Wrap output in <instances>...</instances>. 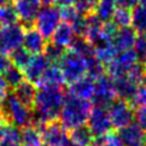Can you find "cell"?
Listing matches in <instances>:
<instances>
[{
	"instance_id": "30bf717a",
	"label": "cell",
	"mask_w": 146,
	"mask_h": 146,
	"mask_svg": "<svg viewBox=\"0 0 146 146\" xmlns=\"http://www.w3.org/2000/svg\"><path fill=\"white\" fill-rule=\"evenodd\" d=\"M117 98L118 97H117V93H116V90H115L113 81L111 77L105 74L100 77H98L96 80L94 93H93V97H92L93 103L97 106L108 108Z\"/></svg>"
},
{
	"instance_id": "e0dca14e",
	"label": "cell",
	"mask_w": 146,
	"mask_h": 146,
	"mask_svg": "<svg viewBox=\"0 0 146 146\" xmlns=\"http://www.w3.org/2000/svg\"><path fill=\"white\" fill-rule=\"evenodd\" d=\"M23 47L27 50L30 54H42L46 47H47V42H46L45 36L39 33L35 28L29 27L27 28L24 33L23 39Z\"/></svg>"
},
{
	"instance_id": "7c38bea8",
	"label": "cell",
	"mask_w": 146,
	"mask_h": 146,
	"mask_svg": "<svg viewBox=\"0 0 146 146\" xmlns=\"http://www.w3.org/2000/svg\"><path fill=\"white\" fill-rule=\"evenodd\" d=\"M41 6V0H13V7L17 12L18 19L28 28L35 22Z\"/></svg>"
},
{
	"instance_id": "d6a6232c",
	"label": "cell",
	"mask_w": 146,
	"mask_h": 146,
	"mask_svg": "<svg viewBox=\"0 0 146 146\" xmlns=\"http://www.w3.org/2000/svg\"><path fill=\"white\" fill-rule=\"evenodd\" d=\"M134 50L137 51L140 58H146V32L139 33L137 36V41L134 45Z\"/></svg>"
},
{
	"instance_id": "ab89813d",
	"label": "cell",
	"mask_w": 146,
	"mask_h": 146,
	"mask_svg": "<svg viewBox=\"0 0 146 146\" xmlns=\"http://www.w3.org/2000/svg\"><path fill=\"white\" fill-rule=\"evenodd\" d=\"M11 0H0V6H3V5H6V4H10Z\"/></svg>"
},
{
	"instance_id": "484cf974",
	"label": "cell",
	"mask_w": 146,
	"mask_h": 146,
	"mask_svg": "<svg viewBox=\"0 0 146 146\" xmlns=\"http://www.w3.org/2000/svg\"><path fill=\"white\" fill-rule=\"evenodd\" d=\"M112 23L117 28H126L132 25V11L130 9L124 7H116L115 12L112 15Z\"/></svg>"
},
{
	"instance_id": "ee69618b",
	"label": "cell",
	"mask_w": 146,
	"mask_h": 146,
	"mask_svg": "<svg viewBox=\"0 0 146 146\" xmlns=\"http://www.w3.org/2000/svg\"><path fill=\"white\" fill-rule=\"evenodd\" d=\"M145 146H146V145H145Z\"/></svg>"
},
{
	"instance_id": "7a4b0ae2",
	"label": "cell",
	"mask_w": 146,
	"mask_h": 146,
	"mask_svg": "<svg viewBox=\"0 0 146 146\" xmlns=\"http://www.w3.org/2000/svg\"><path fill=\"white\" fill-rule=\"evenodd\" d=\"M92 103L87 99L75 96H66L60 111V122L66 129H76L87 124L88 117L92 111Z\"/></svg>"
},
{
	"instance_id": "4dcf8cb0",
	"label": "cell",
	"mask_w": 146,
	"mask_h": 146,
	"mask_svg": "<svg viewBox=\"0 0 146 146\" xmlns=\"http://www.w3.org/2000/svg\"><path fill=\"white\" fill-rule=\"evenodd\" d=\"M97 4H98V0H76L75 7L77 9L79 12L87 16V15L94 13Z\"/></svg>"
},
{
	"instance_id": "f1b7e54d",
	"label": "cell",
	"mask_w": 146,
	"mask_h": 146,
	"mask_svg": "<svg viewBox=\"0 0 146 146\" xmlns=\"http://www.w3.org/2000/svg\"><path fill=\"white\" fill-rule=\"evenodd\" d=\"M3 76H4L5 81L7 82L9 87L12 88V90H15V88H16L19 83H22L25 79L23 71L21 69H18L17 66H15V65H12L11 68H10Z\"/></svg>"
},
{
	"instance_id": "9a60e30c",
	"label": "cell",
	"mask_w": 146,
	"mask_h": 146,
	"mask_svg": "<svg viewBox=\"0 0 146 146\" xmlns=\"http://www.w3.org/2000/svg\"><path fill=\"white\" fill-rule=\"evenodd\" d=\"M77 38V34L75 32V29L72 28V25L66 23V22H62L58 28L54 30V33L51 36V44H53L58 47L68 50L70 48L74 41Z\"/></svg>"
},
{
	"instance_id": "3957f363",
	"label": "cell",
	"mask_w": 146,
	"mask_h": 146,
	"mask_svg": "<svg viewBox=\"0 0 146 146\" xmlns=\"http://www.w3.org/2000/svg\"><path fill=\"white\" fill-rule=\"evenodd\" d=\"M1 111L6 122L17 128H27L34 124L33 106L22 102L15 93L6 97L1 105Z\"/></svg>"
},
{
	"instance_id": "ffe728a7",
	"label": "cell",
	"mask_w": 146,
	"mask_h": 146,
	"mask_svg": "<svg viewBox=\"0 0 146 146\" xmlns=\"http://www.w3.org/2000/svg\"><path fill=\"white\" fill-rule=\"evenodd\" d=\"M0 146H23L19 128L12 124H5L0 134Z\"/></svg>"
},
{
	"instance_id": "4316f807",
	"label": "cell",
	"mask_w": 146,
	"mask_h": 146,
	"mask_svg": "<svg viewBox=\"0 0 146 146\" xmlns=\"http://www.w3.org/2000/svg\"><path fill=\"white\" fill-rule=\"evenodd\" d=\"M18 23V16L13 5L6 4L0 6V27H6Z\"/></svg>"
},
{
	"instance_id": "d6986e66",
	"label": "cell",
	"mask_w": 146,
	"mask_h": 146,
	"mask_svg": "<svg viewBox=\"0 0 146 146\" xmlns=\"http://www.w3.org/2000/svg\"><path fill=\"white\" fill-rule=\"evenodd\" d=\"M94 87H96V80L92 79L91 76L86 75L81 77L80 80L70 83L69 91L71 96L90 100L93 97V93H94Z\"/></svg>"
},
{
	"instance_id": "5b68a950",
	"label": "cell",
	"mask_w": 146,
	"mask_h": 146,
	"mask_svg": "<svg viewBox=\"0 0 146 146\" xmlns=\"http://www.w3.org/2000/svg\"><path fill=\"white\" fill-rule=\"evenodd\" d=\"M140 63V57L138 56L135 50H127L117 52L115 57L110 60L105 69L109 72V76L111 79H116V77L123 76L128 74V72L137 66Z\"/></svg>"
},
{
	"instance_id": "74e56055",
	"label": "cell",
	"mask_w": 146,
	"mask_h": 146,
	"mask_svg": "<svg viewBox=\"0 0 146 146\" xmlns=\"http://www.w3.org/2000/svg\"><path fill=\"white\" fill-rule=\"evenodd\" d=\"M75 1L76 0H51V3L60 9H66V7H71L75 6Z\"/></svg>"
},
{
	"instance_id": "1f68e13d",
	"label": "cell",
	"mask_w": 146,
	"mask_h": 146,
	"mask_svg": "<svg viewBox=\"0 0 146 146\" xmlns=\"http://www.w3.org/2000/svg\"><path fill=\"white\" fill-rule=\"evenodd\" d=\"M98 139H100V141L104 146H124L119 134L112 132V130L110 133H108L106 135H104L102 138H98Z\"/></svg>"
},
{
	"instance_id": "ac0fdd59",
	"label": "cell",
	"mask_w": 146,
	"mask_h": 146,
	"mask_svg": "<svg viewBox=\"0 0 146 146\" xmlns=\"http://www.w3.org/2000/svg\"><path fill=\"white\" fill-rule=\"evenodd\" d=\"M137 36H138V34L133 28H130V27L118 28L117 33L115 34L113 39L111 41V45L117 52L132 50V48H134Z\"/></svg>"
},
{
	"instance_id": "8d00e7d4",
	"label": "cell",
	"mask_w": 146,
	"mask_h": 146,
	"mask_svg": "<svg viewBox=\"0 0 146 146\" xmlns=\"http://www.w3.org/2000/svg\"><path fill=\"white\" fill-rule=\"evenodd\" d=\"M115 3L118 7H124V9H134L137 5L140 4V0H115Z\"/></svg>"
},
{
	"instance_id": "60d3db41",
	"label": "cell",
	"mask_w": 146,
	"mask_h": 146,
	"mask_svg": "<svg viewBox=\"0 0 146 146\" xmlns=\"http://www.w3.org/2000/svg\"><path fill=\"white\" fill-rule=\"evenodd\" d=\"M140 4H143V5H146V0H140Z\"/></svg>"
},
{
	"instance_id": "cb8c5ba5",
	"label": "cell",
	"mask_w": 146,
	"mask_h": 146,
	"mask_svg": "<svg viewBox=\"0 0 146 146\" xmlns=\"http://www.w3.org/2000/svg\"><path fill=\"white\" fill-rule=\"evenodd\" d=\"M117 5L115 3V0H98L94 15L103 22H109L112 18V15Z\"/></svg>"
},
{
	"instance_id": "e575fe53",
	"label": "cell",
	"mask_w": 146,
	"mask_h": 146,
	"mask_svg": "<svg viewBox=\"0 0 146 146\" xmlns=\"http://www.w3.org/2000/svg\"><path fill=\"white\" fill-rule=\"evenodd\" d=\"M9 85L7 82L5 81L4 76L0 74V108H1V105L4 104L5 99H6V97L9 96Z\"/></svg>"
},
{
	"instance_id": "6da1fadb",
	"label": "cell",
	"mask_w": 146,
	"mask_h": 146,
	"mask_svg": "<svg viewBox=\"0 0 146 146\" xmlns=\"http://www.w3.org/2000/svg\"><path fill=\"white\" fill-rule=\"evenodd\" d=\"M65 92L62 86L38 87L33 102L34 123L41 124L57 121L65 100Z\"/></svg>"
},
{
	"instance_id": "2e32d148",
	"label": "cell",
	"mask_w": 146,
	"mask_h": 146,
	"mask_svg": "<svg viewBox=\"0 0 146 146\" xmlns=\"http://www.w3.org/2000/svg\"><path fill=\"white\" fill-rule=\"evenodd\" d=\"M124 146H145L146 145V130H144L138 123L132 122L127 127L119 129Z\"/></svg>"
},
{
	"instance_id": "f546056e",
	"label": "cell",
	"mask_w": 146,
	"mask_h": 146,
	"mask_svg": "<svg viewBox=\"0 0 146 146\" xmlns=\"http://www.w3.org/2000/svg\"><path fill=\"white\" fill-rule=\"evenodd\" d=\"M129 103L132 104L133 108H141L146 105V74L144 75L141 82L138 87L137 92L134 93L133 98L129 100Z\"/></svg>"
},
{
	"instance_id": "603a6c76",
	"label": "cell",
	"mask_w": 146,
	"mask_h": 146,
	"mask_svg": "<svg viewBox=\"0 0 146 146\" xmlns=\"http://www.w3.org/2000/svg\"><path fill=\"white\" fill-rule=\"evenodd\" d=\"M13 93L22 102H24L25 104H28L30 106H33V102H34V98L36 94V88L34 86V83L24 80L22 83H19V85L15 88Z\"/></svg>"
},
{
	"instance_id": "b9f144b4",
	"label": "cell",
	"mask_w": 146,
	"mask_h": 146,
	"mask_svg": "<svg viewBox=\"0 0 146 146\" xmlns=\"http://www.w3.org/2000/svg\"><path fill=\"white\" fill-rule=\"evenodd\" d=\"M144 68H145V70H146V58H145V63H144Z\"/></svg>"
},
{
	"instance_id": "7402d4cb",
	"label": "cell",
	"mask_w": 146,
	"mask_h": 146,
	"mask_svg": "<svg viewBox=\"0 0 146 146\" xmlns=\"http://www.w3.org/2000/svg\"><path fill=\"white\" fill-rule=\"evenodd\" d=\"M94 141V137L87 126L72 129L70 133V144L75 146H91Z\"/></svg>"
},
{
	"instance_id": "8fae6325",
	"label": "cell",
	"mask_w": 146,
	"mask_h": 146,
	"mask_svg": "<svg viewBox=\"0 0 146 146\" xmlns=\"http://www.w3.org/2000/svg\"><path fill=\"white\" fill-rule=\"evenodd\" d=\"M87 127L94 138H102L111 132L112 124L106 108L96 106L92 109L87 121Z\"/></svg>"
},
{
	"instance_id": "52a82bcc",
	"label": "cell",
	"mask_w": 146,
	"mask_h": 146,
	"mask_svg": "<svg viewBox=\"0 0 146 146\" xmlns=\"http://www.w3.org/2000/svg\"><path fill=\"white\" fill-rule=\"evenodd\" d=\"M24 33V25L19 23L0 27V53L10 56L22 47Z\"/></svg>"
},
{
	"instance_id": "4fadbf2b",
	"label": "cell",
	"mask_w": 146,
	"mask_h": 146,
	"mask_svg": "<svg viewBox=\"0 0 146 146\" xmlns=\"http://www.w3.org/2000/svg\"><path fill=\"white\" fill-rule=\"evenodd\" d=\"M52 63L46 58V56L42 54H35L32 57V59L29 60L28 65L24 68L23 74L27 81L38 85V82L41 80V77L45 74V71L47 70V68Z\"/></svg>"
},
{
	"instance_id": "8992f818",
	"label": "cell",
	"mask_w": 146,
	"mask_h": 146,
	"mask_svg": "<svg viewBox=\"0 0 146 146\" xmlns=\"http://www.w3.org/2000/svg\"><path fill=\"white\" fill-rule=\"evenodd\" d=\"M62 23V12L54 5H45L35 18V29L45 38H51Z\"/></svg>"
},
{
	"instance_id": "ba28073f",
	"label": "cell",
	"mask_w": 146,
	"mask_h": 146,
	"mask_svg": "<svg viewBox=\"0 0 146 146\" xmlns=\"http://www.w3.org/2000/svg\"><path fill=\"white\" fill-rule=\"evenodd\" d=\"M40 134L45 146H69L70 134L62 122L52 121L40 126Z\"/></svg>"
},
{
	"instance_id": "f35d334b",
	"label": "cell",
	"mask_w": 146,
	"mask_h": 146,
	"mask_svg": "<svg viewBox=\"0 0 146 146\" xmlns=\"http://www.w3.org/2000/svg\"><path fill=\"white\" fill-rule=\"evenodd\" d=\"M5 123H6V119H5V117H4L3 111L0 110V129H1L5 126Z\"/></svg>"
},
{
	"instance_id": "d4e9b609",
	"label": "cell",
	"mask_w": 146,
	"mask_h": 146,
	"mask_svg": "<svg viewBox=\"0 0 146 146\" xmlns=\"http://www.w3.org/2000/svg\"><path fill=\"white\" fill-rule=\"evenodd\" d=\"M132 28L137 33L146 32V5L139 4L133 9Z\"/></svg>"
},
{
	"instance_id": "5bb4252c",
	"label": "cell",
	"mask_w": 146,
	"mask_h": 146,
	"mask_svg": "<svg viewBox=\"0 0 146 146\" xmlns=\"http://www.w3.org/2000/svg\"><path fill=\"white\" fill-rule=\"evenodd\" d=\"M103 23H104L103 21L99 19L94 13L87 15L85 17V22H83L80 36L86 41H88L90 44H92L93 46L99 45Z\"/></svg>"
},
{
	"instance_id": "277c9868",
	"label": "cell",
	"mask_w": 146,
	"mask_h": 146,
	"mask_svg": "<svg viewBox=\"0 0 146 146\" xmlns=\"http://www.w3.org/2000/svg\"><path fill=\"white\" fill-rule=\"evenodd\" d=\"M60 71L63 74L64 81L68 83H72L81 77L87 75L88 63L87 59L72 48H68L64 51L63 56L58 62Z\"/></svg>"
},
{
	"instance_id": "d590c367",
	"label": "cell",
	"mask_w": 146,
	"mask_h": 146,
	"mask_svg": "<svg viewBox=\"0 0 146 146\" xmlns=\"http://www.w3.org/2000/svg\"><path fill=\"white\" fill-rule=\"evenodd\" d=\"M135 118H137V123L139 126L144 130H146V105L138 108V111L135 113Z\"/></svg>"
},
{
	"instance_id": "83f0119b",
	"label": "cell",
	"mask_w": 146,
	"mask_h": 146,
	"mask_svg": "<svg viewBox=\"0 0 146 146\" xmlns=\"http://www.w3.org/2000/svg\"><path fill=\"white\" fill-rule=\"evenodd\" d=\"M32 57H33V54H30L24 47H19L18 50L15 51L13 53L10 54V58H11L13 65L17 66L18 69H21L22 71L24 70V68L28 65L29 60L32 59Z\"/></svg>"
},
{
	"instance_id": "44dd1931",
	"label": "cell",
	"mask_w": 146,
	"mask_h": 146,
	"mask_svg": "<svg viewBox=\"0 0 146 146\" xmlns=\"http://www.w3.org/2000/svg\"><path fill=\"white\" fill-rule=\"evenodd\" d=\"M64 77L63 74L60 71V68L58 64L52 63L47 70L45 71V74L41 77V80L38 82V87H42V86H62L64 83Z\"/></svg>"
},
{
	"instance_id": "7bdbcfd3",
	"label": "cell",
	"mask_w": 146,
	"mask_h": 146,
	"mask_svg": "<svg viewBox=\"0 0 146 146\" xmlns=\"http://www.w3.org/2000/svg\"><path fill=\"white\" fill-rule=\"evenodd\" d=\"M1 129H3V128H1ZM1 129H0V134H1Z\"/></svg>"
},
{
	"instance_id": "9c48e42d",
	"label": "cell",
	"mask_w": 146,
	"mask_h": 146,
	"mask_svg": "<svg viewBox=\"0 0 146 146\" xmlns=\"http://www.w3.org/2000/svg\"><path fill=\"white\" fill-rule=\"evenodd\" d=\"M108 113L113 128L122 129L133 122L135 112L133 110L132 104L124 99L117 98L113 103L108 106Z\"/></svg>"
},
{
	"instance_id": "836d02e7",
	"label": "cell",
	"mask_w": 146,
	"mask_h": 146,
	"mask_svg": "<svg viewBox=\"0 0 146 146\" xmlns=\"http://www.w3.org/2000/svg\"><path fill=\"white\" fill-rule=\"evenodd\" d=\"M12 65H13V63H12L11 58H10V56L0 53V74L4 75Z\"/></svg>"
}]
</instances>
